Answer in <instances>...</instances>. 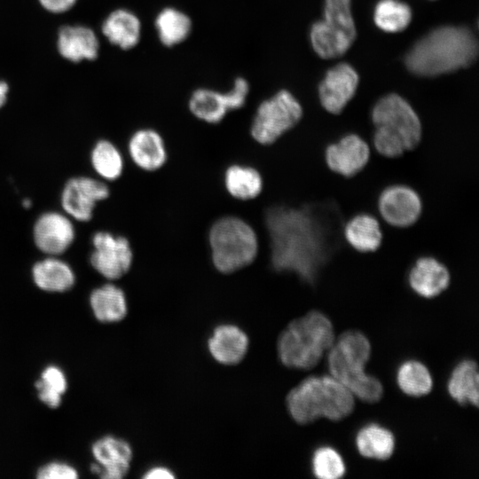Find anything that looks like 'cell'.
I'll return each instance as SVG.
<instances>
[{
    "mask_svg": "<svg viewBox=\"0 0 479 479\" xmlns=\"http://www.w3.org/2000/svg\"><path fill=\"white\" fill-rule=\"evenodd\" d=\"M478 43L470 29L441 27L419 40L405 57L407 68L420 76H436L470 66Z\"/></svg>",
    "mask_w": 479,
    "mask_h": 479,
    "instance_id": "obj_1",
    "label": "cell"
},
{
    "mask_svg": "<svg viewBox=\"0 0 479 479\" xmlns=\"http://www.w3.org/2000/svg\"><path fill=\"white\" fill-rule=\"evenodd\" d=\"M211 266L231 275L253 265L261 251L256 228L243 216L227 213L215 218L207 231Z\"/></svg>",
    "mask_w": 479,
    "mask_h": 479,
    "instance_id": "obj_2",
    "label": "cell"
},
{
    "mask_svg": "<svg viewBox=\"0 0 479 479\" xmlns=\"http://www.w3.org/2000/svg\"><path fill=\"white\" fill-rule=\"evenodd\" d=\"M287 410L301 425L319 418L338 421L354 410L355 397L333 376H310L292 389L287 397Z\"/></svg>",
    "mask_w": 479,
    "mask_h": 479,
    "instance_id": "obj_3",
    "label": "cell"
},
{
    "mask_svg": "<svg viewBox=\"0 0 479 479\" xmlns=\"http://www.w3.org/2000/svg\"><path fill=\"white\" fill-rule=\"evenodd\" d=\"M327 352L331 376L363 402L373 404L381 400L382 384L364 370L371 355V344L365 334L356 330L344 332Z\"/></svg>",
    "mask_w": 479,
    "mask_h": 479,
    "instance_id": "obj_4",
    "label": "cell"
},
{
    "mask_svg": "<svg viewBox=\"0 0 479 479\" xmlns=\"http://www.w3.org/2000/svg\"><path fill=\"white\" fill-rule=\"evenodd\" d=\"M334 341L331 320L319 310H310L293 320L280 334L279 357L287 367L309 370L319 363Z\"/></svg>",
    "mask_w": 479,
    "mask_h": 479,
    "instance_id": "obj_5",
    "label": "cell"
},
{
    "mask_svg": "<svg viewBox=\"0 0 479 479\" xmlns=\"http://www.w3.org/2000/svg\"><path fill=\"white\" fill-rule=\"evenodd\" d=\"M303 110L288 90H281L257 106L249 127V136L257 145L275 144L302 121Z\"/></svg>",
    "mask_w": 479,
    "mask_h": 479,
    "instance_id": "obj_6",
    "label": "cell"
},
{
    "mask_svg": "<svg viewBox=\"0 0 479 479\" xmlns=\"http://www.w3.org/2000/svg\"><path fill=\"white\" fill-rule=\"evenodd\" d=\"M356 34L350 0H326L324 19L312 25L310 41L319 57L334 59L349 49Z\"/></svg>",
    "mask_w": 479,
    "mask_h": 479,
    "instance_id": "obj_7",
    "label": "cell"
},
{
    "mask_svg": "<svg viewBox=\"0 0 479 479\" xmlns=\"http://www.w3.org/2000/svg\"><path fill=\"white\" fill-rule=\"evenodd\" d=\"M374 127H382L397 135L406 151L414 149L422 137V122L413 107L401 96L389 94L373 106L371 114Z\"/></svg>",
    "mask_w": 479,
    "mask_h": 479,
    "instance_id": "obj_8",
    "label": "cell"
},
{
    "mask_svg": "<svg viewBox=\"0 0 479 479\" xmlns=\"http://www.w3.org/2000/svg\"><path fill=\"white\" fill-rule=\"evenodd\" d=\"M248 92L247 81L238 77L233 87L227 92L206 88L195 90L189 98L188 109L199 121L216 125L223 122L229 112L245 106Z\"/></svg>",
    "mask_w": 479,
    "mask_h": 479,
    "instance_id": "obj_9",
    "label": "cell"
},
{
    "mask_svg": "<svg viewBox=\"0 0 479 479\" xmlns=\"http://www.w3.org/2000/svg\"><path fill=\"white\" fill-rule=\"evenodd\" d=\"M92 246L90 264L105 279L117 280L131 270L135 252L127 237L100 231L93 235Z\"/></svg>",
    "mask_w": 479,
    "mask_h": 479,
    "instance_id": "obj_10",
    "label": "cell"
},
{
    "mask_svg": "<svg viewBox=\"0 0 479 479\" xmlns=\"http://www.w3.org/2000/svg\"><path fill=\"white\" fill-rule=\"evenodd\" d=\"M377 208L380 219L397 228L414 224L422 213V200L416 190L404 184L386 186L379 194Z\"/></svg>",
    "mask_w": 479,
    "mask_h": 479,
    "instance_id": "obj_11",
    "label": "cell"
},
{
    "mask_svg": "<svg viewBox=\"0 0 479 479\" xmlns=\"http://www.w3.org/2000/svg\"><path fill=\"white\" fill-rule=\"evenodd\" d=\"M110 196L109 186L103 181L89 177H72L61 192V206L67 215L79 222L90 221L98 202Z\"/></svg>",
    "mask_w": 479,
    "mask_h": 479,
    "instance_id": "obj_12",
    "label": "cell"
},
{
    "mask_svg": "<svg viewBox=\"0 0 479 479\" xmlns=\"http://www.w3.org/2000/svg\"><path fill=\"white\" fill-rule=\"evenodd\" d=\"M372 148L358 134L349 132L325 149V161L328 169L344 177H352L368 163Z\"/></svg>",
    "mask_w": 479,
    "mask_h": 479,
    "instance_id": "obj_13",
    "label": "cell"
},
{
    "mask_svg": "<svg viewBox=\"0 0 479 479\" xmlns=\"http://www.w3.org/2000/svg\"><path fill=\"white\" fill-rule=\"evenodd\" d=\"M127 152L133 165L145 173L161 169L169 160L164 136L151 127L137 129L130 135L127 142Z\"/></svg>",
    "mask_w": 479,
    "mask_h": 479,
    "instance_id": "obj_14",
    "label": "cell"
},
{
    "mask_svg": "<svg viewBox=\"0 0 479 479\" xmlns=\"http://www.w3.org/2000/svg\"><path fill=\"white\" fill-rule=\"evenodd\" d=\"M75 227L70 218L59 212L42 214L33 228L35 247L43 254L59 256L74 242Z\"/></svg>",
    "mask_w": 479,
    "mask_h": 479,
    "instance_id": "obj_15",
    "label": "cell"
},
{
    "mask_svg": "<svg viewBox=\"0 0 479 479\" xmlns=\"http://www.w3.org/2000/svg\"><path fill=\"white\" fill-rule=\"evenodd\" d=\"M358 75L355 69L341 63L330 70L318 88L322 107L330 114H341L357 90Z\"/></svg>",
    "mask_w": 479,
    "mask_h": 479,
    "instance_id": "obj_16",
    "label": "cell"
},
{
    "mask_svg": "<svg viewBox=\"0 0 479 479\" xmlns=\"http://www.w3.org/2000/svg\"><path fill=\"white\" fill-rule=\"evenodd\" d=\"M452 283L448 267L430 255L415 260L407 273V284L418 296L433 299L443 294Z\"/></svg>",
    "mask_w": 479,
    "mask_h": 479,
    "instance_id": "obj_17",
    "label": "cell"
},
{
    "mask_svg": "<svg viewBox=\"0 0 479 479\" xmlns=\"http://www.w3.org/2000/svg\"><path fill=\"white\" fill-rule=\"evenodd\" d=\"M222 185L225 193L233 200L249 202L263 193L264 178L256 166L233 161L223 170Z\"/></svg>",
    "mask_w": 479,
    "mask_h": 479,
    "instance_id": "obj_18",
    "label": "cell"
},
{
    "mask_svg": "<svg viewBox=\"0 0 479 479\" xmlns=\"http://www.w3.org/2000/svg\"><path fill=\"white\" fill-rule=\"evenodd\" d=\"M56 46L65 59L79 63L95 60L99 52V41L93 29L83 25H67L59 28Z\"/></svg>",
    "mask_w": 479,
    "mask_h": 479,
    "instance_id": "obj_19",
    "label": "cell"
},
{
    "mask_svg": "<svg viewBox=\"0 0 479 479\" xmlns=\"http://www.w3.org/2000/svg\"><path fill=\"white\" fill-rule=\"evenodd\" d=\"M103 479H121L130 469L132 459L130 445L124 440L107 436L97 440L91 448Z\"/></svg>",
    "mask_w": 479,
    "mask_h": 479,
    "instance_id": "obj_20",
    "label": "cell"
},
{
    "mask_svg": "<svg viewBox=\"0 0 479 479\" xmlns=\"http://www.w3.org/2000/svg\"><path fill=\"white\" fill-rule=\"evenodd\" d=\"M211 356L223 365H236L245 357L248 338L240 327L224 324L216 327L208 342Z\"/></svg>",
    "mask_w": 479,
    "mask_h": 479,
    "instance_id": "obj_21",
    "label": "cell"
},
{
    "mask_svg": "<svg viewBox=\"0 0 479 479\" xmlns=\"http://www.w3.org/2000/svg\"><path fill=\"white\" fill-rule=\"evenodd\" d=\"M343 236L346 242L356 251L373 252L382 241L381 219L370 213H358L345 223Z\"/></svg>",
    "mask_w": 479,
    "mask_h": 479,
    "instance_id": "obj_22",
    "label": "cell"
},
{
    "mask_svg": "<svg viewBox=\"0 0 479 479\" xmlns=\"http://www.w3.org/2000/svg\"><path fill=\"white\" fill-rule=\"evenodd\" d=\"M101 31L107 41L123 51L134 48L141 36L138 17L127 9H116L104 20Z\"/></svg>",
    "mask_w": 479,
    "mask_h": 479,
    "instance_id": "obj_23",
    "label": "cell"
},
{
    "mask_svg": "<svg viewBox=\"0 0 479 479\" xmlns=\"http://www.w3.org/2000/svg\"><path fill=\"white\" fill-rule=\"evenodd\" d=\"M32 278L38 288L51 293L67 292L75 282V272L70 265L58 256L51 255L33 265Z\"/></svg>",
    "mask_w": 479,
    "mask_h": 479,
    "instance_id": "obj_24",
    "label": "cell"
},
{
    "mask_svg": "<svg viewBox=\"0 0 479 479\" xmlns=\"http://www.w3.org/2000/svg\"><path fill=\"white\" fill-rule=\"evenodd\" d=\"M90 305L95 318L103 323L118 322L128 310L123 290L112 283L95 288L90 295Z\"/></svg>",
    "mask_w": 479,
    "mask_h": 479,
    "instance_id": "obj_25",
    "label": "cell"
},
{
    "mask_svg": "<svg viewBox=\"0 0 479 479\" xmlns=\"http://www.w3.org/2000/svg\"><path fill=\"white\" fill-rule=\"evenodd\" d=\"M447 389L450 396L459 404H472L478 407L479 374L477 364L471 359L459 362L452 372Z\"/></svg>",
    "mask_w": 479,
    "mask_h": 479,
    "instance_id": "obj_26",
    "label": "cell"
},
{
    "mask_svg": "<svg viewBox=\"0 0 479 479\" xmlns=\"http://www.w3.org/2000/svg\"><path fill=\"white\" fill-rule=\"evenodd\" d=\"M356 446L365 458L385 460L394 452L395 436L389 429L372 423L357 432Z\"/></svg>",
    "mask_w": 479,
    "mask_h": 479,
    "instance_id": "obj_27",
    "label": "cell"
},
{
    "mask_svg": "<svg viewBox=\"0 0 479 479\" xmlns=\"http://www.w3.org/2000/svg\"><path fill=\"white\" fill-rule=\"evenodd\" d=\"M154 24L161 43L167 47L177 45L187 39L192 27L190 17L173 7L161 10Z\"/></svg>",
    "mask_w": 479,
    "mask_h": 479,
    "instance_id": "obj_28",
    "label": "cell"
},
{
    "mask_svg": "<svg viewBox=\"0 0 479 479\" xmlns=\"http://www.w3.org/2000/svg\"><path fill=\"white\" fill-rule=\"evenodd\" d=\"M95 172L106 181H116L123 174L125 162L120 149L110 140L98 141L90 153Z\"/></svg>",
    "mask_w": 479,
    "mask_h": 479,
    "instance_id": "obj_29",
    "label": "cell"
},
{
    "mask_svg": "<svg viewBox=\"0 0 479 479\" xmlns=\"http://www.w3.org/2000/svg\"><path fill=\"white\" fill-rule=\"evenodd\" d=\"M397 381L404 394L414 397L428 394L433 387L428 369L416 360H408L399 366Z\"/></svg>",
    "mask_w": 479,
    "mask_h": 479,
    "instance_id": "obj_30",
    "label": "cell"
},
{
    "mask_svg": "<svg viewBox=\"0 0 479 479\" xmlns=\"http://www.w3.org/2000/svg\"><path fill=\"white\" fill-rule=\"evenodd\" d=\"M373 19L376 26L385 32H401L408 27L412 12L398 0H381L375 7Z\"/></svg>",
    "mask_w": 479,
    "mask_h": 479,
    "instance_id": "obj_31",
    "label": "cell"
},
{
    "mask_svg": "<svg viewBox=\"0 0 479 479\" xmlns=\"http://www.w3.org/2000/svg\"><path fill=\"white\" fill-rule=\"evenodd\" d=\"M39 399L51 408H57L61 396L66 392L67 382L62 370L55 365L47 366L41 378L35 383Z\"/></svg>",
    "mask_w": 479,
    "mask_h": 479,
    "instance_id": "obj_32",
    "label": "cell"
},
{
    "mask_svg": "<svg viewBox=\"0 0 479 479\" xmlns=\"http://www.w3.org/2000/svg\"><path fill=\"white\" fill-rule=\"evenodd\" d=\"M311 468L314 475L319 479H339L346 471L342 456L328 446L320 447L314 452Z\"/></svg>",
    "mask_w": 479,
    "mask_h": 479,
    "instance_id": "obj_33",
    "label": "cell"
},
{
    "mask_svg": "<svg viewBox=\"0 0 479 479\" xmlns=\"http://www.w3.org/2000/svg\"><path fill=\"white\" fill-rule=\"evenodd\" d=\"M371 148L386 158H397L406 151L403 140L382 127H374Z\"/></svg>",
    "mask_w": 479,
    "mask_h": 479,
    "instance_id": "obj_34",
    "label": "cell"
},
{
    "mask_svg": "<svg viewBox=\"0 0 479 479\" xmlns=\"http://www.w3.org/2000/svg\"><path fill=\"white\" fill-rule=\"evenodd\" d=\"M38 479H76L78 473L72 466L63 462H51L41 467L36 474Z\"/></svg>",
    "mask_w": 479,
    "mask_h": 479,
    "instance_id": "obj_35",
    "label": "cell"
},
{
    "mask_svg": "<svg viewBox=\"0 0 479 479\" xmlns=\"http://www.w3.org/2000/svg\"><path fill=\"white\" fill-rule=\"evenodd\" d=\"M39 4L47 12L53 14L67 12L72 9L77 0H37Z\"/></svg>",
    "mask_w": 479,
    "mask_h": 479,
    "instance_id": "obj_36",
    "label": "cell"
},
{
    "mask_svg": "<svg viewBox=\"0 0 479 479\" xmlns=\"http://www.w3.org/2000/svg\"><path fill=\"white\" fill-rule=\"evenodd\" d=\"M173 477H175L174 474L169 469L163 467L151 468L144 475V478L146 479H166Z\"/></svg>",
    "mask_w": 479,
    "mask_h": 479,
    "instance_id": "obj_37",
    "label": "cell"
},
{
    "mask_svg": "<svg viewBox=\"0 0 479 479\" xmlns=\"http://www.w3.org/2000/svg\"><path fill=\"white\" fill-rule=\"evenodd\" d=\"M9 89V85L5 81H0V109L7 101Z\"/></svg>",
    "mask_w": 479,
    "mask_h": 479,
    "instance_id": "obj_38",
    "label": "cell"
},
{
    "mask_svg": "<svg viewBox=\"0 0 479 479\" xmlns=\"http://www.w3.org/2000/svg\"><path fill=\"white\" fill-rule=\"evenodd\" d=\"M23 206H24L25 208H29V207L31 206V201H30L29 200H27V199L24 200H23Z\"/></svg>",
    "mask_w": 479,
    "mask_h": 479,
    "instance_id": "obj_39",
    "label": "cell"
}]
</instances>
